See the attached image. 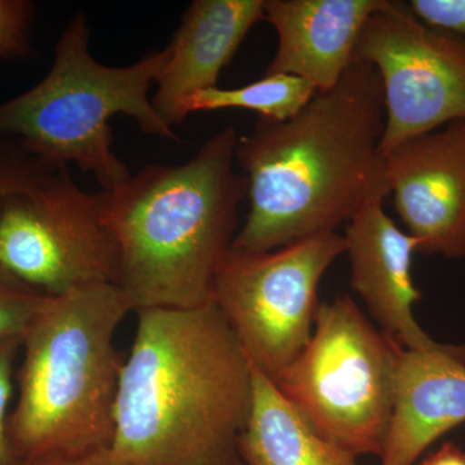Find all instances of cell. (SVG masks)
I'll return each instance as SVG.
<instances>
[{"label": "cell", "instance_id": "6da1fadb", "mask_svg": "<svg viewBox=\"0 0 465 465\" xmlns=\"http://www.w3.org/2000/svg\"><path fill=\"white\" fill-rule=\"evenodd\" d=\"M384 130L381 76L357 60L298 114L260 118L235 149L249 183L250 211L232 249L268 252L336 232L362 208L384 201L391 193Z\"/></svg>", "mask_w": 465, "mask_h": 465}, {"label": "cell", "instance_id": "7a4b0ae2", "mask_svg": "<svg viewBox=\"0 0 465 465\" xmlns=\"http://www.w3.org/2000/svg\"><path fill=\"white\" fill-rule=\"evenodd\" d=\"M110 451L122 465H206L235 450L252 366L215 304L137 312Z\"/></svg>", "mask_w": 465, "mask_h": 465}, {"label": "cell", "instance_id": "3957f363", "mask_svg": "<svg viewBox=\"0 0 465 465\" xmlns=\"http://www.w3.org/2000/svg\"><path fill=\"white\" fill-rule=\"evenodd\" d=\"M238 140L234 127L223 128L182 166L152 164L103 191L118 259L114 284L133 312L213 304L216 273L249 193L234 167Z\"/></svg>", "mask_w": 465, "mask_h": 465}, {"label": "cell", "instance_id": "277c9868", "mask_svg": "<svg viewBox=\"0 0 465 465\" xmlns=\"http://www.w3.org/2000/svg\"><path fill=\"white\" fill-rule=\"evenodd\" d=\"M133 312L114 283L45 295L23 338L8 434L18 461L110 448L124 358L114 341Z\"/></svg>", "mask_w": 465, "mask_h": 465}, {"label": "cell", "instance_id": "5b68a950", "mask_svg": "<svg viewBox=\"0 0 465 465\" xmlns=\"http://www.w3.org/2000/svg\"><path fill=\"white\" fill-rule=\"evenodd\" d=\"M88 41L87 18L75 15L56 43L48 74L25 94L0 104V137L18 140L54 166L74 163L94 174L104 191H115L131 174L113 152V115L131 116L143 133L180 142L149 99L170 47L134 65L112 67L91 56Z\"/></svg>", "mask_w": 465, "mask_h": 465}, {"label": "cell", "instance_id": "8992f818", "mask_svg": "<svg viewBox=\"0 0 465 465\" xmlns=\"http://www.w3.org/2000/svg\"><path fill=\"white\" fill-rule=\"evenodd\" d=\"M403 349L338 296L321 304L311 341L274 384L323 439L381 458Z\"/></svg>", "mask_w": 465, "mask_h": 465}, {"label": "cell", "instance_id": "52a82bcc", "mask_svg": "<svg viewBox=\"0 0 465 465\" xmlns=\"http://www.w3.org/2000/svg\"><path fill=\"white\" fill-rule=\"evenodd\" d=\"M344 252V237L331 232L268 252L231 247L220 264L213 304L250 362L272 381L311 341L321 307L318 287Z\"/></svg>", "mask_w": 465, "mask_h": 465}, {"label": "cell", "instance_id": "ba28073f", "mask_svg": "<svg viewBox=\"0 0 465 465\" xmlns=\"http://www.w3.org/2000/svg\"><path fill=\"white\" fill-rule=\"evenodd\" d=\"M104 194L82 191L66 166L9 197L0 210V268L45 293L115 283L118 259Z\"/></svg>", "mask_w": 465, "mask_h": 465}, {"label": "cell", "instance_id": "9c48e42d", "mask_svg": "<svg viewBox=\"0 0 465 465\" xmlns=\"http://www.w3.org/2000/svg\"><path fill=\"white\" fill-rule=\"evenodd\" d=\"M354 60L381 76L384 154L412 137L465 121V41L424 25L407 3L390 0L369 18Z\"/></svg>", "mask_w": 465, "mask_h": 465}, {"label": "cell", "instance_id": "30bf717a", "mask_svg": "<svg viewBox=\"0 0 465 465\" xmlns=\"http://www.w3.org/2000/svg\"><path fill=\"white\" fill-rule=\"evenodd\" d=\"M385 155L390 194L418 253L465 258V121L412 137Z\"/></svg>", "mask_w": 465, "mask_h": 465}, {"label": "cell", "instance_id": "8fae6325", "mask_svg": "<svg viewBox=\"0 0 465 465\" xmlns=\"http://www.w3.org/2000/svg\"><path fill=\"white\" fill-rule=\"evenodd\" d=\"M342 237L351 289L365 302L381 331L409 351L448 348L416 322L414 305L421 292L412 281L411 266L418 241L387 215L382 202L369 204L351 217Z\"/></svg>", "mask_w": 465, "mask_h": 465}, {"label": "cell", "instance_id": "7c38bea8", "mask_svg": "<svg viewBox=\"0 0 465 465\" xmlns=\"http://www.w3.org/2000/svg\"><path fill=\"white\" fill-rule=\"evenodd\" d=\"M390 0H265L264 20L278 36L265 75L298 76L327 91L354 61L369 18Z\"/></svg>", "mask_w": 465, "mask_h": 465}, {"label": "cell", "instance_id": "4fadbf2b", "mask_svg": "<svg viewBox=\"0 0 465 465\" xmlns=\"http://www.w3.org/2000/svg\"><path fill=\"white\" fill-rule=\"evenodd\" d=\"M465 423V344L403 349L393 414L379 465H414L443 434Z\"/></svg>", "mask_w": 465, "mask_h": 465}, {"label": "cell", "instance_id": "5bb4252c", "mask_svg": "<svg viewBox=\"0 0 465 465\" xmlns=\"http://www.w3.org/2000/svg\"><path fill=\"white\" fill-rule=\"evenodd\" d=\"M265 0H194L183 14L158 76L152 100L170 127L180 124L186 97L217 87L220 73L241 47L247 34L264 20Z\"/></svg>", "mask_w": 465, "mask_h": 465}, {"label": "cell", "instance_id": "9a60e30c", "mask_svg": "<svg viewBox=\"0 0 465 465\" xmlns=\"http://www.w3.org/2000/svg\"><path fill=\"white\" fill-rule=\"evenodd\" d=\"M251 366L250 414L235 443L246 465H360L353 454L318 434L274 382Z\"/></svg>", "mask_w": 465, "mask_h": 465}, {"label": "cell", "instance_id": "2e32d148", "mask_svg": "<svg viewBox=\"0 0 465 465\" xmlns=\"http://www.w3.org/2000/svg\"><path fill=\"white\" fill-rule=\"evenodd\" d=\"M316 88L304 79L287 74L264 75L253 84L237 88L213 87L186 97L180 106V124L192 113L242 109L258 113L260 118L286 121L313 99Z\"/></svg>", "mask_w": 465, "mask_h": 465}, {"label": "cell", "instance_id": "e0dca14e", "mask_svg": "<svg viewBox=\"0 0 465 465\" xmlns=\"http://www.w3.org/2000/svg\"><path fill=\"white\" fill-rule=\"evenodd\" d=\"M56 167L33 154L23 143L0 137V210L9 197L38 182Z\"/></svg>", "mask_w": 465, "mask_h": 465}, {"label": "cell", "instance_id": "ac0fdd59", "mask_svg": "<svg viewBox=\"0 0 465 465\" xmlns=\"http://www.w3.org/2000/svg\"><path fill=\"white\" fill-rule=\"evenodd\" d=\"M45 293L0 268V338H24Z\"/></svg>", "mask_w": 465, "mask_h": 465}, {"label": "cell", "instance_id": "d6986e66", "mask_svg": "<svg viewBox=\"0 0 465 465\" xmlns=\"http://www.w3.org/2000/svg\"><path fill=\"white\" fill-rule=\"evenodd\" d=\"M34 5L27 0H0V61L32 54Z\"/></svg>", "mask_w": 465, "mask_h": 465}, {"label": "cell", "instance_id": "ffe728a7", "mask_svg": "<svg viewBox=\"0 0 465 465\" xmlns=\"http://www.w3.org/2000/svg\"><path fill=\"white\" fill-rule=\"evenodd\" d=\"M23 349L21 338H0V465H16L8 434L9 402L14 391L15 362Z\"/></svg>", "mask_w": 465, "mask_h": 465}, {"label": "cell", "instance_id": "44dd1931", "mask_svg": "<svg viewBox=\"0 0 465 465\" xmlns=\"http://www.w3.org/2000/svg\"><path fill=\"white\" fill-rule=\"evenodd\" d=\"M407 5L424 25L465 41V0H411Z\"/></svg>", "mask_w": 465, "mask_h": 465}, {"label": "cell", "instance_id": "7402d4cb", "mask_svg": "<svg viewBox=\"0 0 465 465\" xmlns=\"http://www.w3.org/2000/svg\"><path fill=\"white\" fill-rule=\"evenodd\" d=\"M16 465H122L109 448L96 450L78 457H45L18 461Z\"/></svg>", "mask_w": 465, "mask_h": 465}, {"label": "cell", "instance_id": "603a6c76", "mask_svg": "<svg viewBox=\"0 0 465 465\" xmlns=\"http://www.w3.org/2000/svg\"><path fill=\"white\" fill-rule=\"evenodd\" d=\"M420 465H465V450L452 442H446L430 452Z\"/></svg>", "mask_w": 465, "mask_h": 465}, {"label": "cell", "instance_id": "cb8c5ba5", "mask_svg": "<svg viewBox=\"0 0 465 465\" xmlns=\"http://www.w3.org/2000/svg\"><path fill=\"white\" fill-rule=\"evenodd\" d=\"M206 465H246L240 454H238L237 449L232 450V451L228 452V454L224 455V457L216 459V460L211 461Z\"/></svg>", "mask_w": 465, "mask_h": 465}]
</instances>
